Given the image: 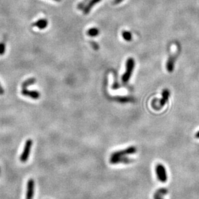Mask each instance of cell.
I'll return each instance as SVG.
<instances>
[{
    "instance_id": "obj_1",
    "label": "cell",
    "mask_w": 199,
    "mask_h": 199,
    "mask_svg": "<svg viewBox=\"0 0 199 199\" xmlns=\"http://www.w3.org/2000/svg\"><path fill=\"white\" fill-rule=\"evenodd\" d=\"M134 67V60L132 58H129L126 62V69L123 74L122 80L123 83H127L130 80Z\"/></svg>"
},
{
    "instance_id": "obj_2",
    "label": "cell",
    "mask_w": 199,
    "mask_h": 199,
    "mask_svg": "<svg viewBox=\"0 0 199 199\" xmlns=\"http://www.w3.org/2000/svg\"><path fill=\"white\" fill-rule=\"evenodd\" d=\"M32 144L33 142L31 139H28V140L26 141L23 148V151L21 153L20 157V159L21 162L25 163L26 162H27L30 156V153H31Z\"/></svg>"
},
{
    "instance_id": "obj_3",
    "label": "cell",
    "mask_w": 199,
    "mask_h": 199,
    "mask_svg": "<svg viewBox=\"0 0 199 199\" xmlns=\"http://www.w3.org/2000/svg\"><path fill=\"white\" fill-rule=\"evenodd\" d=\"M155 171L158 179H159L161 182L164 183L167 181V175L166 168H165V167L162 164H157L155 168Z\"/></svg>"
},
{
    "instance_id": "obj_4",
    "label": "cell",
    "mask_w": 199,
    "mask_h": 199,
    "mask_svg": "<svg viewBox=\"0 0 199 199\" xmlns=\"http://www.w3.org/2000/svg\"><path fill=\"white\" fill-rule=\"evenodd\" d=\"M137 148L134 146H131L121 151H118L112 154L111 157H117V156H126L127 155H133L137 153Z\"/></svg>"
},
{
    "instance_id": "obj_5",
    "label": "cell",
    "mask_w": 199,
    "mask_h": 199,
    "mask_svg": "<svg viewBox=\"0 0 199 199\" xmlns=\"http://www.w3.org/2000/svg\"><path fill=\"white\" fill-rule=\"evenodd\" d=\"M35 183L33 179H29L27 183V191H26L25 199H33L35 195Z\"/></svg>"
},
{
    "instance_id": "obj_6",
    "label": "cell",
    "mask_w": 199,
    "mask_h": 199,
    "mask_svg": "<svg viewBox=\"0 0 199 199\" xmlns=\"http://www.w3.org/2000/svg\"><path fill=\"white\" fill-rule=\"evenodd\" d=\"M133 162V160L127 156H117L111 157L109 162L112 164H129Z\"/></svg>"
},
{
    "instance_id": "obj_7",
    "label": "cell",
    "mask_w": 199,
    "mask_h": 199,
    "mask_svg": "<svg viewBox=\"0 0 199 199\" xmlns=\"http://www.w3.org/2000/svg\"><path fill=\"white\" fill-rule=\"evenodd\" d=\"M22 95L28 96L34 100H37L40 97V93L36 91H30L27 89H23L21 91Z\"/></svg>"
},
{
    "instance_id": "obj_8",
    "label": "cell",
    "mask_w": 199,
    "mask_h": 199,
    "mask_svg": "<svg viewBox=\"0 0 199 199\" xmlns=\"http://www.w3.org/2000/svg\"><path fill=\"white\" fill-rule=\"evenodd\" d=\"M102 0H89V1L85 5L83 9L84 14H87L90 12V11L93 8V7L97 3L100 2Z\"/></svg>"
},
{
    "instance_id": "obj_9",
    "label": "cell",
    "mask_w": 199,
    "mask_h": 199,
    "mask_svg": "<svg viewBox=\"0 0 199 199\" xmlns=\"http://www.w3.org/2000/svg\"><path fill=\"white\" fill-rule=\"evenodd\" d=\"M162 98L159 101V108H161L165 106V104L168 101L169 97L170 96V92L168 89H164L162 92Z\"/></svg>"
},
{
    "instance_id": "obj_10",
    "label": "cell",
    "mask_w": 199,
    "mask_h": 199,
    "mask_svg": "<svg viewBox=\"0 0 199 199\" xmlns=\"http://www.w3.org/2000/svg\"><path fill=\"white\" fill-rule=\"evenodd\" d=\"M176 56H171L170 58H169L168 60L166 63V69L169 73H171L174 70V67H175V63L176 60Z\"/></svg>"
},
{
    "instance_id": "obj_11",
    "label": "cell",
    "mask_w": 199,
    "mask_h": 199,
    "mask_svg": "<svg viewBox=\"0 0 199 199\" xmlns=\"http://www.w3.org/2000/svg\"><path fill=\"white\" fill-rule=\"evenodd\" d=\"M48 25V21L46 19H40V20L36 21L35 23L33 24L34 27L38 28L40 30L45 29Z\"/></svg>"
},
{
    "instance_id": "obj_12",
    "label": "cell",
    "mask_w": 199,
    "mask_h": 199,
    "mask_svg": "<svg viewBox=\"0 0 199 199\" xmlns=\"http://www.w3.org/2000/svg\"><path fill=\"white\" fill-rule=\"evenodd\" d=\"M36 80L35 78H30L25 80L23 84H22V87L23 89H27L30 85H32L36 83Z\"/></svg>"
},
{
    "instance_id": "obj_13",
    "label": "cell",
    "mask_w": 199,
    "mask_h": 199,
    "mask_svg": "<svg viewBox=\"0 0 199 199\" xmlns=\"http://www.w3.org/2000/svg\"><path fill=\"white\" fill-rule=\"evenodd\" d=\"M114 99L115 101L120 103H122V104H124V103H127V102H129L132 101V98H131L129 97H125V96H123V97H115L114 98Z\"/></svg>"
},
{
    "instance_id": "obj_14",
    "label": "cell",
    "mask_w": 199,
    "mask_h": 199,
    "mask_svg": "<svg viewBox=\"0 0 199 199\" xmlns=\"http://www.w3.org/2000/svg\"><path fill=\"white\" fill-rule=\"evenodd\" d=\"M87 35L91 37H95L99 35L98 29L96 28H92L89 29L87 32Z\"/></svg>"
},
{
    "instance_id": "obj_15",
    "label": "cell",
    "mask_w": 199,
    "mask_h": 199,
    "mask_svg": "<svg viewBox=\"0 0 199 199\" xmlns=\"http://www.w3.org/2000/svg\"><path fill=\"white\" fill-rule=\"evenodd\" d=\"M122 37L127 42H130L132 40V35L131 33L129 31H124L122 32Z\"/></svg>"
},
{
    "instance_id": "obj_16",
    "label": "cell",
    "mask_w": 199,
    "mask_h": 199,
    "mask_svg": "<svg viewBox=\"0 0 199 199\" xmlns=\"http://www.w3.org/2000/svg\"><path fill=\"white\" fill-rule=\"evenodd\" d=\"M167 193V190L164 189H159L158 191H156V193L155 195V198H158V197H161L162 195H165Z\"/></svg>"
},
{
    "instance_id": "obj_17",
    "label": "cell",
    "mask_w": 199,
    "mask_h": 199,
    "mask_svg": "<svg viewBox=\"0 0 199 199\" xmlns=\"http://www.w3.org/2000/svg\"><path fill=\"white\" fill-rule=\"evenodd\" d=\"M5 45L4 43H0V56L5 54Z\"/></svg>"
},
{
    "instance_id": "obj_18",
    "label": "cell",
    "mask_w": 199,
    "mask_h": 199,
    "mask_svg": "<svg viewBox=\"0 0 199 199\" xmlns=\"http://www.w3.org/2000/svg\"><path fill=\"white\" fill-rule=\"evenodd\" d=\"M88 1H89V0H83V1H82V2L80 3V4L78 5V9H84V7H85V4H86V3H87Z\"/></svg>"
},
{
    "instance_id": "obj_19",
    "label": "cell",
    "mask_w": 199,
    "mask_h": 199,
    "mask_svg": "<svg viewBox=\"0 0 199 199\" xmlns=\"http://www.w3.org/2000/svg\"><path fill=\"white\" fill-rule=\"evenodd\" d=\"M91 46H92L93 48L95 50H98L99 48L98 45L96 42H91Z\"/></svg>"
},
{
    "instance_id": "obj_20",
    "label": "cell",
    "mask_w": 199,
    "mask_h": 199,
    "mask_svg": "<svg viewBox=\"0 0 199 199\" xmlns=\"http://www.w3.org/2000/svg\"><path fill=\"white\" fill-rule=\"evenodd\" d=\"M3 94H4V89H3L1 84H0V95H3Z\"/></svg>"
},
{
    "instance_id": "obj_21",
    "label": "cell",
    "mask_w": 199,
    "mask_h": 199,
    "mask_svg": "<svg viewBox=\"0 0 199 199\" xmlns=\"http://www.w3.org/2000/svg\"><path fill=\"white\" fill-rule=\"evenodd\" d=\"M122 1H123V0H113V3L115 5H117V4H119V3H120Z\"/></svg>"
},
{
    "instance_id": "obj_22",
    "label": "cell",
    "mask_w": 199,
    "mask_h": 199,
    "mask_svg": "<svg viewBox=\"0 0 199 199\" xmlns=\"http://www.w3.org/2000/svg\"><path fill=\"white\" fill-rule=\"evenodd\" d=\"M195 137H196V138H199V131H198V132L196 133V134H195Z\"/></svg>"
},
{
    "instance_id": "obj_23",
    "label": "cell",
    "mask_w": 199,
    "mask_h": 199,
    "mask_svg": "<svg viewBox=\"0 0 199 199\" xmlns=\"http://www.w3.org/2000/svg\"><path fill=\"white\" fill-rule=\"evenodd\" d=\"M155 199H162L161 197H158V198H155Z\"/></svg>"
},
{
    "instance_id": "obj_24",
    "label": "cell",
    "mask_w": 199,
    "mask_h": 199,
    "mask_svg": "<svg viewBox=\"0 0 199 199\" xmlns=\"http://www.w3.org/2000/svg\"><path fill=\"white\" fill-rule=\"evenodd\" d=\"M54 1H61V0H54Z\"/></svg>"
}]
</instances>
